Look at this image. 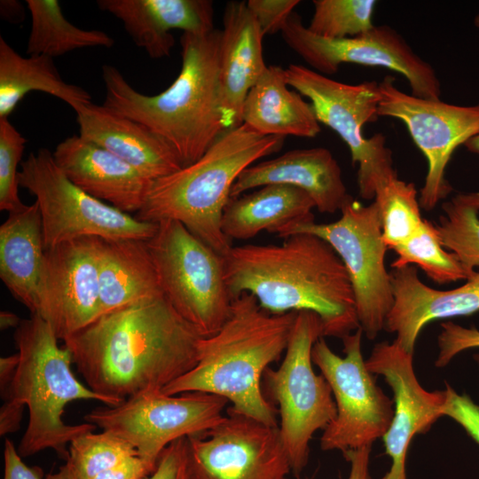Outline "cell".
Returning <instances> with one entry per match:
<instances>
[{"instance_id":"1","label":"cell","mask_w":479,"mask_h":479,"mask_svg":"<svg viewBox=\"0 0 479 479\" xmlns=\"http://www.w3.org/2000/svg\"><path fill=\"white\" fill-rule=\"evenodd\" d=\"M201 337L161 294L100 315L64 346L88 387L116 406L192 370Z\"/></svg>"},{"instance_id":"2","label":"cell","mask_w":479,"mask_h":479,"mask_svg":"<svg viewBox=\"0 0 479 479\" xmlns=\"http://www.w3.org/2000/svg\"><path fill=\"white\" fill-rule=\"evenodd\" d=\"M284 239L281 244L232 246L223 255L232 299L248 293L272 314L313 311L324 336L343 339L358 329L350 279L334 249L311 233Z\"/></svg>"},{"instance_id":"3","label":"cell","mask_w":479,"mask_h":479,"mask_svg":"<svg viewBox=\"0 0 479 479\" xmlns=\"http://www.w3.org/2000/svg\"><path fill=\"white\" fill-rule=\"evenodd\" d=\"M222 30L183 33L182 67L177 79L157 95L135 90L114 66L102 67L103 106L160 136L182 167L198 161L226 131L223 123L219 55Z\"/></svg>"},{"instance_id":"4","label":"cell","mask_w":479,"mask_h":479,"mask_svg":"<svg viewBox=\"0 0 479 479\" xmlns=\"http://www.w3.org/2000/svg\"><path fill=\"white\" fill-rule=\"evenodd\" d=\"M296 313H270L255 296L241 294L232 299L221 328L200 338L196 365L161 392L214 394L232 404L227 412L279 427L278 410L263 394L261 382L266 369L286 351Z\"/></svg>"},{"instance_id":"5","label":"cell","mask_w":479,"mask_h":479,"mask_svg":"<svg viewBox=\"0 0 479 479\" xmlns=\"http://www.w3.org/2000/svg\"><path fill=\"white\" fill-rule=\"evenodd\" d=\"M283 142V137L260 135L245 123L226 130L198 161L152 181L134 216L154 224L177 221L224 255L232 246L221 219L232 185L245 169L279 151Z\"/></svg>"},{"instance_id":"6","label":"cell","mask_w":479,"mask_h":479,"mask_svg":"<svg viewBox=\"0 0 479 479\" xmlns=\"http://www.w3.org/2000/svg\"><path fill=\"white\" fill-rule=\"evenodd\" d=\"M13 338L20 363L4 400L27 406L29 415L18 452L25 458L51 449L67 459V445L97 427L89 422L67 424L63 420L66 405L75 400L111 404L75 378L71 352L59 347L52 328L39 315L22 319Z\"/></svg>"},{"instance_id":"7","label":"cell","mask_w":479,"mask_h":479,"mask_svg":"<svg viewBox=\"0 0 479 479\" xmlns=\"http://www.w3.org/2000/svg\"><path fill=\"white\" fill-rule=\"evenodd\" d=\"M321 337L319 316L297 311L281 365L268 367L263 376L268 396L279 407V431L295 475L308 463L313 435L324 430L337 414L330 385L312 367V348Z\"/></svg>"},{"instance_id":"8","label":"cell","mask_w":479,"mask_h":479,"mask_svg":"<svg viewBox=\"0 0 479 479\" xmlns=\"http://www.w3.org/2000/svg\"><path fill=\"white\" fill-rule=\"evenodd\" d=\"M146 240L161 288L177 313L202 337L216 334L229 317L232 299L224 256L175 220L157 223Z\"/></svg>"},{"instance_id":"9","label":"cell","mask_w":479,"mask_h":479,"mask_svg":"<svg viewBox=\"0 0 479 479\" xmlns=\"http://www.w3.org/2000/svg\"><path fill=\"white\" fill-rule=\"evenodd\" d=\"M286 77L289 87L310 100L318 122L335 131L349 146L352 164L358 165L360 197L374 199L381 186L397 177L386 137L381 133L369 138L363 135L364 125L379 117V82L344 83L294 64L286 68Z\"/></svg>"},{"instance_id":"10","label":"cell","mask_w":479,"mask_h":479,"mask_svg":"<svg viewBox=\"0 0 479 479\" xmlns=\"http://www.w3.org/2000/svg\"><path fill=\"white\" fill-rule=\"evenodd\" d=\"M18 182L35 197L45 249L82 237L148 240L156 232L157 224L142 222L73 184L47 148L21 161Z\"/></svg>"},{"instance_id":"11","label":"cell","mask_w":479,"mask_h":479,"mask_svg":"<svg viewBox=\"0 0 479 479\" xmlns=\"http://www.w3.org/2000/svg\"><path fill=\"white\" fill-rule=\"evenodd\" d=\"M295 233L317 235L334 249L350 279L360 327L369 340H374L385 329L394 304L378 203L374 200L365 206L352 197L342 208L337 221L293 225L278 236L286 238Z\"/></svg>"},{"instance_id":"12","label":"cell","mask_w":479,"mask_h":479,"mask_svg":"<svg viewBox=\"0 0 479 479\" xmlns=\"http://www.w3.org/2000/svg\"><path fill=\"white\" fill-rule=\"evenodd\" d=\"M361 327L342 340L343 357L335 354L324 337L311 351L312 362L331 387L336 404V417L323 430V451L342 453L382 438L394 415V403L378 386L375 374L366 366L362 354Z\"/></svg>"},{"instance_id":"13","label":"cell","mask_w":479,"mask_h":479,"mask_svg":"<svg viewBox=\"0 0 479 479\" xmlns=\"http://www.w3.org/2000/svg\"><path fill=\"white\" fill-rule=\"evenodd\" d=\"M228 400L200 391L165 395L161 390L131 397L116 406H99L84 416L86 422L130 444L146 461L157 465L172 442L202 434L224 418Z\"/></svg>"},{"instance_id":"14","label":"cell","mask_w":479,"mask_h":479,"mask_svg":"<svg viewBox=\"0 0 479 479\" xmlns=\"http://www.w3.org/2000/svg\"><path fill=\"white\" fill-rule=\"evenodd\" d=\"M280 32L287 46L318 73L334 75L344 63L384 67L404 76L412 95L440 99L441 82L434 67L388 25L374 26L357 36L333 39L310 32L294 12Z\"/></svg>"},{"instance_id":"15","label":"cell","mask_w":479,"mask_h":479,"mask_svg":"<svg viewBox=\"0 0 479 479\" xmlns=\"http://www.w3.org/2000/svg\"><path fill=\"white\" fill-rule=\"evenodd\" d=\"M385 76L379 82L381 101L378 116L400 120L428 161V172L419 202L433 210L452 187L445 178L446 167L458 146L479 133V103L458 106L441 99H428L407 94Z\"/></svg>"},{"instance_id":"16","label":"cell","mask_w":479,"mask_h":479,"mask_svg":"<svg viewBox=\"0 0 479 479\" xmlns=\"http://www.w3.org/2000/svg\"><path fill=\"white\" fill-rule=\"evenodd\" d=\"M192 479H288L279 427L228 412L213 428L187 436Z\"/></svg>"},{"instance_id":"17","label":"cell","mask_w":479,"mask_h":479,"mask_svg":"<svg viewBox=\"0 0 479 479\" xmlns=\"http://www.w3.org/2000/svg\"><path fill=\"white\" fill-rule=\"evenodd\" d=\"M98 237L45 249L35 314L63 342L99 317Z\"/></svg>"},{"instance_id":"18","label":"cell","mask_w":479,"mask_h":479,"mask_svg":"<svg viewBox=\"0 0 479 479\" xmlns=\"http://www.w3.org/2000/svg\"><path fill=\"white\" fill-rule=\"evenodd\" d=\"M365 363L370 372L384 377L394 394L393 419L382 437L391 466L381 479H407L409 444L415 435L428 432L443 416L445 391L426 390L416 378L412 355L395 342L375 344Z\"/></svg>"},{"instance_id":"19","label":"cell","mask_w":479,"mask_h":479,"mask_svg":"<svg viewBox=\"0 0 479 479\" xmlns=\"http://www.w3.org/2000/svg\"><path fill=\"white\" fill-rule=\"evenodd\" d=\"M390 277L394 304L385 329L395 334L394 342L412 355L422 328L429 322L479 311V271L450 290L424 284L413 265L393 268Z\"/></svg>"},{"instance_id":"20","label":"cell","mask_w":479,"mask_h":479,"mask_svg":"<svg viewBox=\"0 0 479 479\" xmlns=\"http://www.w3.org/2000/svg\"><path fill=\"white\" fill-rule=\"evenodd\" d=\"M52 156L86 193L126 214L141 209L152 181L110 152L74 135L60 142Z\"/></svg>"},{"instance_id":"21","label":"cell","mask_w":479,"mask_h":479,"mask_svg":"<svg viewBox=\"0 0 479 479\" xmlns=\"http://www.w3.org/2000/svg\"><path fill=\"white\" fill-rule=\"evenodd\" d=\"M288 185L306 192L321 213L333 214L352 196L341 167L324 147L296 149L245 169L232 186L230 199L267 185Z\"/></svg>"},{"instance_id":"22","label":"cell","mask_w":479,"mask_h":479,"mask_svg":"<svg viewBox=\"0 0 479 479\" xmlns=\"http://www.w3.org/2000/svg\"><path fill=\"white\" fill-rule=\"evenodd\" d=\"M223 23L219 76L223 123L229 130L243 123L247 96L267 67L263 58V35L246 2H229Z\"/></svg>"},{"instance_id":"23","label":"cell","mask_w":479,"mask_h":479,"mask_svg":"<svg viewBox=\"0 0 479 479\" xmlns=\"http://www.w3.org/2000/svg\"><path fill=\"white\" fill-rule=\"evenodd\" d=\"M97 4L120 20L137 46L153 59L169 56L172 29L193 35L215 29L209 0H98Z\"/></svg>"},{"instance_id":"24","label":"cell","mask_w":479,"mask_h":479,"mask_svg":"<svg viewBox=\"0 0 479 479\" xmlns=\"http://www.w3.org/2000/svg\"><path fill=\"white\" fill-rule=\"evenodd\" d=\"M74 110L81 137L119 157L151 181L182 168L170 145L145 125L92 102Z\"/></svg>"},{"instance_id":"25","label":"cell","mask_w":479,"mask_h":479,"mask_svg":"<svg viewBox=\"0 0 479 479\" xmlns=\"http://www.w3.org/2000/svg\"><path fill=\"white\" fill-rule=\"evenodd\" d=\"M315 204L303 190L288 185H267L232 198L221 219L228 240H248L263 231L279 235L293 225L314 221Z\"/></svg>"},{"instance_id":"26","label":"cell","mask_w":479,"mask_h":479,"mask_svg":"<svg viewBox=\"0 0 479 479\" xmlns=\"http://www.w3.org/2000/svg\"><path fill=\"white\" fill-rule=\"evenodd\" d=\"M44 255L42 219L36 201L9 212L0 226V278L31 314L37 311Z\"/></svg>"},{"instance_id":"27","label":"cell","mask_w":479,"mask_h":479,"mask_svg":"<svg viewBox=\"0 0 479 479\" xmlns=\"http://www.w3.org/2000/svg\"><path fill=\"white\" fill-rule=\"evenodd\" d=\"M99 316L163 294L146 240L98 238Z\"/></svg>"},{"instance_id":"28","label":"cell","mask_w":479,"mask_h":479,"mask_svg":"<svg viewBox=\"0 0 479 479\" xmlns=\"http://www.w3.org/2000/svg\"><path fill=\"white\" fill-rule=\"evenodd\" d=\"M288 87L286 68L267 67L247 96L242 122L263 136L316 137L321 128L311 105Z\"/></svg>"},{"instance_id":"29","label":"cell","mask_w":479,"mask_h":479,"mask_svg":"<svg viewBox=\"0 0 479 479\" xmlns=\"http://www.w3.org/2000/svg\"><path fill=\"white\" fill-rule=\"evenodd\" d=\"M54 96L73 109L91 102L83 88L65 82L53 59L48 56L22 57L0 37V118H8L30 91Z\"/></svg>"},{"instance_id":"30","label":"cell","mask_w":479,"mask_h":479,"mask_svg":"<svg viewBox=\"0 0 479 479\" xmlns=\"http://www.w3.org/2000/svg\"><path fill=\"white\" fill-rule=\"evenodd\" d=\"M31 29L27 44L28 56L59 57L90 47L111 48L114 41L101 30H84L69 22L57 0H27Z\"/></svg>"},{"instance_id":"31","label":"cell","mask_w":479,"mask_h":479,"mask_svg":"<svg viewBox=\"0 0 479 479\" xmlns=\"http://www.w3.org/2000/svg\"><path fill=\"white\" fill-rule=\"evenodd\" d=\"M393 250L397 256L392 268L416 264L438 284L467 280L475 271L465 266L454 253L444 249L435 224L426 219L413 236Z\"/></svg>"},{"instance_id":"32","label":"cell","mask_w":479,"mask_h":479,"mask_svg":"<svg viewBox=\"0 0 479 479\" xmlns=\"http://www.w3.org/2000/svg\"><path fill=\"white\" fill-rule=\"evenodd\" d=\"M442 209L435 225L443 246L475 271L479 268V192L456 194Z\"/></svg>"},{"instance_id":"33","label":"cell","mask_w":479,"mask_h":479,"mask_svg":"<svg viewBox=\"0 0 479 479\" xmlns=\"http://www.w3.org/2000/svg\"><path fill=\"white\" fill-rule=\"evenodd\" d=\"M374 200L380 208L382 239L388 248L403 244L420 229L424 219L413 183L395 177L377 190Z\"/></svg>"},{"instance_id":"34","label":"cell","mask_w":479,"mask_h":479,"mask_svg":"<svg viewBox=\"0 0 479 479\" xmlns=\"http://www.w3.org/2000/svg\"><path fill=\"white\" fill-rule=\"evenodd\" d=\"M136 455H138L137 452L127 441L102 430L100 433L87 432L74 439L69 444L67 460L77 479H93Z\"/></svg>"},{"instance_id":"35","label":"cell","mask_w":479,"mask_h":479,"mask_svg":"<svg viewBox=\"0 0 479 479\" xmlns=\"http://www.w3.org/2000/svg\"><path fill=\"white\" fill-rule=\"evenodd\" d=\"M377 4L373 0H314V13L308 29L333 39L354 37L372 29Z\"/></svg>"},{"instance_id":"36","label":"cell","mask_w":479,"mask_h":479,"mask_svg":"<svg viewBox=\"0 0 479 479\" xmlns=\"http://www.w3.org/2000/svg\"><path fill=\"white\" fill-rule=\"evenodd\" d=\"M26 143L8 118H0V210L8 213L26 205L19 196L18 182V166Z\"/></svg>"},{"instance_id":"37","label":"cell","mask_w":479,"mask_h":479,"mask_svg":"<svg viewBox=\"0 0 479 479\" xmlns=\"http://www.w3.org/2000/svg\"><path fill=\"white\" fill-rule=\"evenodd\" d=\"M441 328L437 338L439 351L435 362L436 367L445 366L465 349L479 348L477 328H467L451 321L442 323Z\"/></svg>"},{"instance_id":"38","label":"cell","mask_w":479,"mask_h":479,"mask_svg":"<svg viewBox=\"0 0 479 479\" xmlns=\"http://www.w3.org/2000/svg\"><path fill=\"white\" fill-rule=\"evenodd\" d=\"M299 4L298 0H249L247 2L263 36L280 32Z\"/></svg>"},{"instance_id":"39","label":"cell","mask_w":479,"mask_h":479,"mask_svg":"<svg viewBox=\"0 0 479 479\" xmlns=\"http://www.w3.org/2000/svg\"><path fill=\"white\" fill-rule=\"evenodd\" d=\"M144 479H192L187 436L168 445L160 455L154 471Z\"/></svg>"},{"instance_id":"40","label":"cell","mask_w":479,"mask_h":479,"mask_svg":"<svg viewBox=\"0 0 479 479\" xmlns=\"http://www.w3.org/2000/svg\"><path fill=\"white\" fill-rule=\"evenodd\" d=\"M445 402L443 416H449L457 421L467 433L479 444V405L467 395L458 394L445 383Z\"/></svg>"},{"instance_id":"41","label":"cell","mask_w":479,"mask_h":479,"mask_svg":"<svg viewBox=\"0 0 479 479\" xmlns=\"http://www.w3.org/2000/svg\"><path fill=\"white\" fill-rule=\"evenodd\" d=\"M3 479H46V476L41 467L25 464L14 444L5 439Z\"/></svg>"},{"instance_id":"42","label":"cell","mask_w":479,"mask_h":479,"mask_svg":"<svg viewBox=\"0 0 479 479\" xmlns=\"http://www.w3.org/2000/svg\"><path fill=\"white\" fill-rule=\"evenodd\" d=\"M156 466L136 455L101 472L93 479H144L154 471Z\"/></svg>"},{"instance_id":"43","label":"cell","mask_w":479,"mask_h":479,"mask_svg":"<svg viewBox=\"0 0 479 479\" xmlns=\"http://www.w3.org/2000/svg\"><path fill=\"white\" fill-rule=\"evenodd\" d=\"M372 446H365L343 452L346 460L350 464L348 479H373L370 474V454Z\"/></svg>"},{"instance_id":"44","label":"cell","mask_w":479,"mask_h":479,"mask_svg":"<svg viewBox=\"0 0 479 479\" xmlns=\"http://www.w3.org/2000/svg\"><path fill=\"white\" fill-rule=\"evenodd\" d=\"M25 406L5 400L0 409L1 436L16 432L20 426Z\"/></svg>"},{"instance_id":"45","label":"cell","mask_w":479,"mask_h":479,"mask_svg":"<svg viewBox=\"0 0 479 479\" xmlns=\"http://www.w3.org/2000/svg\"><path fill=\"white\" fill-rule=\"evenodd\" d=\"M20 363V355L15 353L0 358V391L4 399L14 378Z\"/></svg>"},{"instance_id":"46","label":"cell","mask_w":479,"mask_h":479,"mask_svg":"<svg viewBox=\"0 0 479 479\" xmlns=\"http://www.w3.org/2000/svg\"><path fill=\"white\" fill-rule=\"evenodd\" d=\"M25 9L20 2L16 0H1L0 14L3 20L12 24H19L25 18Z\"/></svg>"},{"instance_id":"47","label":"cell","mask_w":479,"mask_h":479,"mask_svg":"<svg viewBox=\"0 0 479 479\" xmlns=\"http://www.w3.org/2000/svg\"><path fill=\"white\" fill-rule=\"evenodd\" d=\"M20 319L16 314L7 310L0 312V327L1 330H6L11 327L17 328L20 324Z\"/></svg>"},{"instance_id":"48","label":"cell","mask_w":479,"mask_h":479,"mask_svg":"<svg viewBox=\"0 0 479 479\" xmlns=\"http://www.w3.org/2000/svg\"><path fill=\"white\" fill-rule=\"evenodd\" d=\"M46 479H77L70 463L67 460L66 464L59 467L55 473H50Z\"/></svg>"},{"instance_id":"49","label":"cell","mask_w":479,"mask_h":479,"mask_svg":"<svg viewBox=\"0 0 479 479\" xmlns=\"http://www.w3.org/2000/svg\"><path fill=\"white\" fill-rule=\"evenodd\" d=\"M464 146L471 153L479 154V133L469 138Z\"/></svg>"},{"instance_id":"50","label":"cell","mask_w":479,"mask_h":479,"mask_svg":"<svg viewBox=\"0 0 479 479\" xmlns=\"http://www.w3.org/2000/svg\"><path fill=\"white\" fill-rule=\"evenodd\" d=\"M474 24L479 29V13L475 17Z\"/></svg>"},{"instance_id":"51","label":"cell","mask_w":479,"mask_h":479,"mask_svg":"<svg viewBox=\"0 0 479 479\" xmlns=\"http://www.w3.org/2000/svg\"><path fill=\"white\" fill-rule=\"evenodd\" d=\"M475 359L476 360L478 365H479V354L475 356Z\"/></svg>"}]
</instances>
